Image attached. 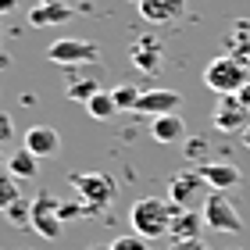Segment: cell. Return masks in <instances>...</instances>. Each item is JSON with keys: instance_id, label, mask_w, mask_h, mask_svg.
<instances>
[{"instance_id": "obj_1", "label": "cell", "mask_w": 250, "mask_h": 250, "mask_svg": "<svg viewBox=\"0 0 250 250\" xmlns=\"http://www.w3.org/2000/svg\"><path fill=\"white\" fill-rule=\"evenodd\" d=\"M175 211H179V204L165 200V197H143V200H136L132 211H129L132 232H140L143 240H161V236L172 232Z\"/></svg>"}, {"instance_id": "obj_2", "label": "cell", "mask_w": 250, "mask_h": 250, "mask_svg": "<svg viewBox=\"0 0 250 250\" xmlns=\"http://www.w3.org/2000/svg\"><path fill=\"white\" fill-rule=\"evenodd\" d=\"M250 83V61H240L232 54H222V58H211L204 68V86L214 89V93H240Z\"/></svg>"}, {"instance_id": "obj_3", "label": "cell", "mask_w": 250, "mask_h": 250, "mask_svg": "<svg viewBox=\"0 0 250 250\" xmlns=\"http://www.w3.org/2000/svg\"><path fill=\"white\" fill-rule=\"evenodd\" d=\"M68 183H72V189L83 197L86 204V214H97V211H104L111 200H115V179H111L107 172H72L68 175Z\"/></svg>"}, {"instance_id": "obj_4", "label": "cell", "mask_w": 250, "mask_h": 250, "mask_svg": "<svg viewBox=\"0 0 250 250\" xmlns=\"http://www.w3.org/2000/svg\"><path fill=\"white\" fill-rule=\"evenodd\" d=\"M29 225L36 229L40 240L58 243L61 240V229H64V222H61V200L50 197L47 189H40L36 197L29 200Z\"/></svg>"}, {"instance_id": "obj_5", "label": "cell", "mask_w": 250, "mask_h": 250, "mask_svg": "<svg viewBox=\"0 0 250 250\" xmlns=\"http://www.w3.org/2000/svg\"><path fill=\"white\" fill-rule=\"evenodd\" d=\"M200 214H204V225L214 229V232H229V236L243 232V214L229 200V193H214L211 189L208 197H204V204H200Z\"/></svg>"}, {"instance_id": "obj_6", "label": "cell", "mask_w": 250, "mask_h": 250, "mask_svg": "<svg viewBox=\"0 0 250 250\" xmlns=\"http://www.w3.org/2000/svg\"><path fill=\"white\" fill-rule=\"evenodd\" d=\"M47 61L61 64V68L97 64V61H100V47H97L93 40H83V36H61V40H54V43H50Z\"/></svg>"}, {"instance_id": "obj_7", "label": "cell", "mask_w": 250, "mask_h": 250, "mask_svg": "<svg viewBox=\"0 0 250 250\" xmlns=\"http://www.w3.org/2000/svg\"><path fill=\"white\" fill-rule=\"evenodd\" d=\"M211 125L218 132H243L250 125V107L240 100V93H222L211 111Z\"/></svg>"}, {"instance_id": "obj_8", "label": "cell", "mask_w": 250, "mask_h": 250, "mask_svg": "<svg viewBox=\"0 0 250 250\" xmlns=\"http://www.w3.org/2000/svg\"><path fill=\"white\" fill-rule=\"evenodd\" d=\"M204 186H208V183H204L200 172H189V168H183V172H175L172 179H168V200L179 204V208H193V200L200 197Z\"/></svg>"}, {"instance_id": "obj_9", "label": "cell", "mask_w": 250, "mask_h": 250, "mask_svg": "<svg viewBox=\"0 0 250 250\" xmlns=\"http://www.w3.org/2000/svg\"><path fill=\"white\" fill-rule=\"evenodd\" d=\"M21 146H25L29 154H36L40 161H43V157H58L61 154V136H58L54 125H29Z\"/></svg>"}, {"instance_id": "obj_10", "label": "cell", "mask_w": 250, "mask_h": 250, "mask_svg": "<svg viewBox=\"0 0 250 250\" xmlns=\"http://www.w3.org/2000/svg\"><path fill=\"white\" fill-rule=\"evenodd\" d=\"M179 104H183V93H175V89H143L136 111L157 118V115H175Z\"/></svg>"}, {"instance_id": "obj_11", "label": "cell", "mask_w": 250, "mask_h": 250, "mask_svg": "<svg viewBox=\"0 0 250 250\" xmlns=\"http://www.w3.org/2000/svg\"><path fill=\"white\" fill-rule=\"evenodd\" d=\"M200 175H204V183H208V189H214V193H232L240 186V168L232 161H204Z\"/></svg>"}, {"instance_id": "obj_12", "label": "cell", "mask_w": 250, "mask_h": 250, "mask_svg": "<svg viewBox=\"0 0 250 250\" xmlns=\"http://www.w3.org/2000/svg\"><path fill=\"white\" fill-rule=\"evenodd\" d=\"M136 4H140L143 21H154V25H168L186 11V0H136Z\"/></svg>"}, {"instance_id": "obj_13", "label": "cell", "mask_w": 250, "mask_h": 250, "mask_svg": "<svg viewBox=\"0 0 250 250\" xmlns=\"http://www.w3.org/2000/svg\"><path fill=\"white\" fill-rule=\"evenodd\" d=\"M75 11L61 4V0H43L40 7H32L29 11V25H36V29H47V25H61V21H68Z\"/></svg>"}, {"instance_id": "obj_14", "label": "cell", "mask_w": 250, "mask_h": 250, "mask_svg": "<svg viewBox=\"0 0 250 250\" xmlns=\"http://www.w3.org/2000/svg\"><path fill=\"white\" fill-rule=\"evenodd\" d=\"M200 225H204V214L193 211V208H179L175 218H172V243L175 240H200Z\"/></svg>"}, {"instance_id": "obj_15", "label": "cell", "mask_w": 250, "mask_h": 250, "mask_svg": "<svg viewBox=\"0 0 250 250\" xmlns=\"http://www.w3.org/2000/svg\"><path fill=\"white\" fill-rule=\"evenodd\" d=\"M129 58H132V64L140 68V72H161V43H157L154 36H146L143 43H136V47L129 50Z\"/></svg>"}, {"instance_id": "obj_16", "label": "cell", "mask_w": 250, "mask_h": 250, "mask_svg": "<svg viewBox=\"0 0 250 250\" xmlns=\"http://www.w3.org/2000/svg\"><path fill=\"white\" fill-rule=\"evenodd\" d=\"M150 136L157 143H179V140H186V122L179 118V111L175 115H157L150 125Z\"/></svg>"}, {"instance_id": "obj_17", "label": "cell", "mask_w": 250, "mask_h": 250, "mask_svg": "<svg viewBox=\"0 0 250 250\" xmlns=\"http://www.w3.org/2000/svg\"><path fill=\"white\" fill-rule=\"evenodd\" d=\"M7 172L15 175L18 183H21V179H36L40 175V157L29 154L25 146H18L15 154H7Z\"/></svg>"}, {"instance_id": "obj_18", "label": "cell", "mask_w": 250, "mask_h": 250, "mask_svg": "<svg viewBox=\"0 0 250 250\" xmlns=\"http://www.w3.org/2000/svg\"><path fill=\"white\" fill-rule=\"evenodd\" d=\"M115 97H111V89H100V93H93L86 100V115L93 118V122H111L115 118Z\"/></svg>"}, {"instance_id": "obj_19", "label": "cell", "mask_w": 250, "mask_h": 250, "mask_svg": "<svg viewBox=\"0 0 250 250\" xmlns=\"http://www.w3.org/2000/svg\"><path fill=\"white\" fill-rule=\"evenodd\" d=\"M225 43H229V54H232V58L250 61V21H236Z\"/></svg>"}, {"instance_id": "obj_20", "label": "cell", "mask_w": 250, "mask_h": 250, "mask_svg": "<svg viewBox=\"0 0 250 250\" xmlns=\"http://www.w3.org/2000/svg\"><path fill=\"white\" fill-rule=\"evenodd\" d=\"M93 93H100V79H97V72L89 75V79H72V83H68V97L79 100V104H86Z\"/></svg>"}, {"instance_id": "obj_21", "label": "cell", "mask_w": 250, "mask_h": 250, "mask_svg": "<svg viewBox=\"0 0 250 250\" xmlns=\"http://www.w3.org/2000/svg\"><path fill=\"white\" fill-rule=\"evenodd\" d=\"M15 200H21V193H18V179L11 175V172H0V211H7Z\"/></svg>"}, {"instance_id": "obj_22", "label": "cell", "mask_w": 250, "mask_h": 250, "mask_svg": "<svg viewBox=\"0 0 250 250\" xmlns=\"http://www.w3.org/2000/svg\"><path fill=\"white\" fill-rule=\"evenodd\" d=\"M140 93H143V89H136V86H115V89H111V97H115V107H118V111H136V104H140Z\"/></svg>"}, {"instance_id": "obj_23", "label": "cell", "mask_w": 250, "mask_h": 250, "mask_svg": "<svg viewBox=\"0 0 250 250\" xmlns=\"http://www.w3.org/2000/svg\"><path fill=\"white\" fill-rule=\"evenodd\" d=\"M107 247L111 250H150V240H143L140 232H125V236H115Z\"/></svg>"}, {"instance_id": "obj_24", "label": "cell", "mask_w": 250, "mask_h": 250, "mask_svg": "<svg viewBox=\"0 0 250 250\" xmlns=\"http://www.w3.org/2000/svg\"><path fill=\"white\" fill-rule=\"evenodd\" d=\"M208 150H211V146H208V140H204V136H200V140L193 136V140L183 143V157H186V161H204V157H208Z\"/></svg>"}, {"instance_id": "obj_25", "label": "cell", "mask_w": 250, "mask_h": 250, "mask_svg": "<svg viewBox=\"0 0 250 250\" xmlns=\"http://www.w3.org/2000/svg\"><path fill=\"white\" fill-rule=\"evenodd\" d=\"M4 214H7L11 225H18V229H21V225H29V200H15Z\"/></svg>"}, {"instance_id": "obj_26", "label": "cell", "mask_w": 250, "mask_h": 250, "mask_svg": "<svg viewBox=\"0 0 250 250\" xmlns=\"http://www.w3.org/2000/svg\"><path fill=\"white\" fill-rule=\"evenodd\" d=\"M75 218H86V204L83 200H64L61 204V222H75Z\"/></svg>"}, {"instance_id": "obj_27", "label": "cell", "mask_w": 250, "mask_h": 250, "mask_svg": "<svg viewBox=\"0 0 250 250\" xmlns=\"http://www.w3.org/2000/svg\"><path fill=\"white\" fill-rule=\"evenodd\" d=\"M11 140H15V122H11V115L0 111V146H7Z\"/></svg>"}, {"instance_id": "obj_28", "label": "cell", "mask_w": 250, "mask_h": 250, "mask_svg": "<svg viewBox=\"0 0 250 250\" xmlns=\"http://www.w3.org/2000/svg\"><path fill=\"white\" fill-rule=\"evenodd\" d=\"M168 250H211V247L204 243V240H175Z\"/></svg>"}, {"instance_id": "obj_29", "label": "cell", "mask_w": 250, "mask_h": 250, "mask_svg": "<svg viewBox=\"0 0 250 250\" xmlns=\"http://www.w3.org/2000/svg\"><path fill=\"white\" fill-rule=\"evenodd\" d=\"M18 0H0V15H7V11H15Z\"/></svg>"}, {"instance_id": "obj_30", "label": "cell", "mask_w": 250, "mask_h": 250, "mask_svg": "<svg viewBox=\"0 0 250 250\" xmlns=\"http://www.w3.org/2000/svg\"><path fill=\"white\" fill-rule=\"evenodd\" d=\"M240 100H243V104H247V107H250V83H247V86H243V89H240Z\"/></svg>"}, {"instance_id": "obj_31", "label": "cell", "mask_w": 250, "mask_h": 250, "mask_svg": "<svg viewBox=\"0 0 250 250\" xmlns=\"http://www.w3.org/2000/svg\"><path fill=\"white\" fill-rule=\"evenodd\" d=\"M240 140H243V146H250V125H247V129L240 132Z\"/></svg>"}, {"instance_id": "obj_32", "label": "cell", "mask_w": 250, "mask_h": 250, "mask_svg": "<svg viewBox=\"0 0 250 250\" xmlns=\"http://www.w3.org/2000/svg\"><path fill=\"white\" fill-rule=\"evenodd\" d=\"M0 172H7V157L4 154H0Z\"/></svg>"}, {"instance_id": "obj_33", "label": "cell", "mask_w": 250, "mask_h": 250, "mask_svg": "<svg viewBox=\"0 0 250 250\" xmlns=\"http://www.w3.org/2000/svg\"><path fill=\"white\" fill-rule=\"evenodd\" d=\"M0 68H7V54L4 50H0Z\"/></svg>"}, {"instance_id": "obj_34", "label": "cell", "mask_w": 250, "mask_h": 250, "mask_svg": "<svg viewBox=\"0 0 250 250\" xmlns=\"http://www.w3.org/2000/svg\"><path fill=\"white\" fill-rule=\"evenodd\" d=\"M86 250H111V247H86Z\"/></svg>"}, {"instance_id": "obj_35", "label": "cell", "mask_w": 250, "mask_h": 250, "mask_svg": "<svg viewBox=\"0 0 250 250\" xmlns=\"http://www.w3.org/2000/svg\"><path fill=\"white\" fill-rule=\"evenodd\" d=\"M225 250H243V247H225Z\"/></svg>"}]
</instances>
